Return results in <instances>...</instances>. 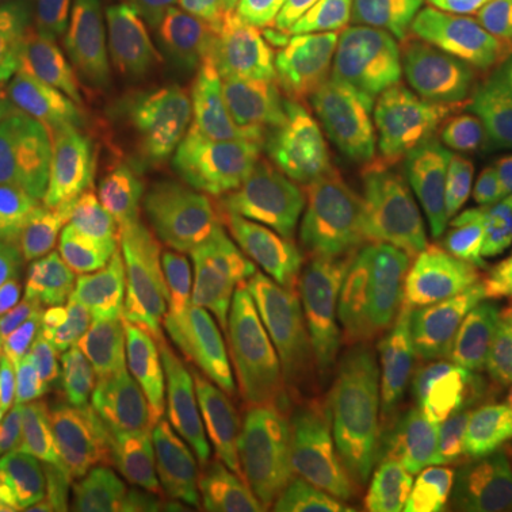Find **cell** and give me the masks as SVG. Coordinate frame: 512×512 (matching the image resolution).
Returning a JSON list of instances; mask_svg holds the SVG:
<instances>
[{
  "label": "cell",
  "mask_w": 512,
  "mask_h": 512,
  "mask_svg": "<svg viewBox=\"0 0 512 512\" xmlns=\"http://www.w3.org/2000/svg\"><path fill=\"white\" fill-rule=\"evenodd\" d=\"M512 328V279H424L387 248L345 308V336L382 376L439 396L473 379Z\"/></svg>",
  "instance_id": "obj_1"
},
{
  "label": "cell",
  "mask_w": 512,
  "mask_h": 512,
  "mask_svg": "<svg viewBox=\"0 0 512 512\" xmlns=\"http://www.w3.org/2000/svg\"><path fill=\"white\" fill-rule=\"evenodd\" d=\"M285 419L313 476L365 507H382L444 447L413 387L350 362L308 367L288 387Z\"/></svg>",
  "instance_id": "obj_2"
},
{
  "label": "cell",
  "mask_w": 512,
  "mask_h": 512,
  "mask_svg": "<svg viewBox=\"0 0 512 512\" xmlns=\"http://www.w3.org/2000/svg\"><path fill=\"white\" fill-rule=\"evenodd\" d=\"M106 285L97 256L26 214L0 242V367L29 370L86 402Z\"/></svg>",
  "instance_id": "obj_3"
},
{
  "label": "cell",
  "mask_w": 512,
  "mask_h": 512,
  "mask_svg": "<svg viewBox=\"0 0 512 512\" xmlns=\"http://www.w3.org/2000/svg\"><path fill=\"white\" fill-rule=\"evenodd\" d=\"M254 237L276 279V296L299 325L345 313L384 237L382 194L359 171H330L274 185L254 202Z\"/></svg>",
  "instance_id": "obj_4"
},
{
  "label": "cell",
  "mask_w": 512,
  "mask_h": 512,
  "mask_svg": "<svg viewBox=\"0 0 512 512\" xmlns=\"http://www.w3.org/2000/svg\"><path fill=\"white\" fill-rule=\"evenodd\" d=\"M100 268L106 305L86 410L111 416L154 399L183 376L191 322L180 276L157 262L154 251H123Z\"/></svg>",
  "instance_id": "obj_5"
},
{
  "label": "cell",
  "mask_w": 512,
  "mask_h": 512,
  "mask_svg": "<svg viewBox=\"0 0 512 512\" xmlns=\"http://www.w3.org/2000/svg\"><path fill=\"white\" fill-rule=\"evenodd\" d=\"M128 94L151 146L208 177L220 165V120L200 0H146Z\"/></svg>",
  "instance_id": "obj_6"
},
{
  "label": "cell",
  "mask_w": 512,
  "mask_h": 512,
  "mask_svg": "<svg viewBox=\"0 0 512 512\" xmlns=\"http://www.w3.org/2000/svg\"><path fill=\"white\" fill-rule=\"evenodd\" d=\"M217 103L228 137L242 151L276 157L325 120L296 69L288 37L259 6L211 20Z\"/></svg>",
  "instance_id": "obj_7"
},
{
  "label": "cell",
  "mask_w": 512,
  "mask_h": 512,
  "mask_svg": "<svg viewBox=\"0 0 512 512\" xmlns=\"http://www.w3.org/2000/svg\"><path fill=\"white\" fill-rule=\"evenodd\" d=\"M387 251L424 279H512V262L476 254L458 228L447 194L444 154L421 109L396 134L382 183Z\"/></svg>",
  "instance_id": "obj_8"
},
{
  "label": "cell",
  "mask_w": 512,
  "mask_h": 512,
  "mask_svg": "<svg viewBox=\"0 0 512 512\" xmlns=\"http://www.w3.org/2000/svg\"><path fill=\"white\" fill-rule=\"evenodd\" d=\"M433 49L353 15H339L316 52V77L336 120L365 143L399 134L421 106Z\"/></svg>",
  "instance_id": "obj_9"
},
{
  "label": "cell",
  "mask_w": 512,
  "mask_h": 512,
  "mask_svg": "<svg viewBox=\"0 0 512 512\" xmlns=\"http://www.w3.org/2000/svg\"><path fill=\"white\" fill-rule=\"evenodd\" d=\"M20 202L37 220L86 245L97 262L123 251H157L165 231L154 205L111 174L35 140L15 174Z\"/></svg>",
  "instance_id": "obj_10"
},
{
  "label": "cell",
  "mask_w": 512,
  "mask_h": 512,
  "mask_svg": "<svg viewBox=\"0 0 512 512\" xmlns=\"http://www.w3.org/2000/svg\"><path fill=\"white\" fill-rule=\"evenodd\" d=\"M419 109L441 154L512 160V52L490 43L470 20L444 23Z\"/></svg>",
  "instance_id": "obj_11"
},
{
  "label": "cell",
  "mask_w": 512,
  "mask_h": 512,
  "mask_svg": "<svg viewBox=\"0 0 512 512\" xmlns=\"http://www.w3.org/2000/svg\"><path fill=\"white\" fill-rule=\"evenodd\" d=\"M37 140L106 171L154 208L165 205L160 165L143 126L134 123L109 77L69 57L57 55L52 63Z\"/></svg>",
  "instance_id": "obj_12"
},
{
  "label": "cell",
  "mask_w": 512,
  "mask_h": 512,
  "mask_svg": "<svg viewBox=\"0 0 512 512\" xmlns=\"http://www.w3.org/2000/svg\"><path fill=\"white\" fill-rule=\"evenodd\" d=\"M197 399L234 441L237 456L279 441L288 396V367L254 328H239L205 353L197 370Z\"/></svg>",
  "instance_id": "obj_13"
},
{
  "label": "cell",
  "mask_w": 512,
  "mask_h": 512,
  "mask_svg": "<svg viewBox=\"0 0 512 512\" xmlns=\"http://www.w3.org/2000/svg\"><path fill=\"white\" fill-rule=\"evenodd\" d=\"M151 402L128 404L111 416L80 410L40 473L43 510L89 512L103 504L126 456L140 444Z\"/></svg>",
  "instance_id": "obj_14"
},
{
  "label": "cell",
  "mask_w": 512,
  "mask_h": 512,
  "mask_svg": "<svg viewBox=\"0 0 512 512\" xmlns=\"http://www.w3.org/2000/svg\"><path fill=\"white\" fill-rule=\"evenodd\" d=\"M80 402L60 387L15 367H0V481L35 493L60 436Z\"/></svg>",
  "instance_id": "obj_15"
},
{
  "label": "cell",
  "mask_w": 512,
  "mask_h": 512,
  "mask_svg": "<svg viewBox=\"0 0 512 512\" xmlns=\"http://www.w3.org/2000/svg\"><path fill=\"white\" fill-rule=\"evenodd\" d=\"M55 57V20L46 9L23 6L0 15V148L15 160L37 140Z\"/></svg>",
  "instance_id": "obj_16"
},
{
  "label": "cell",
  "mask_w": 512,
  "mask_h": 512,
  "mask_svg": "<svg viewBox=\"0 0 512 512\" xmlns=\"http://www.w3.org/2000/svg\"><path fill=\"white\" fill-rule=\"evenodd\" d=\"M140 450L165 470L197 481H239V456L234 441L225 436L217 421L205 413V407L183 376L165 384L148 407Z\"/></svg>",
  "instance_id": "obj_17"
},
{
  "label": "cell",
  "mask_w": 512,
  "mask_h": 512,
  "mask_svg": "<svg viewBox=\"0 0 512 512\" xmlns=\"http://www.w3.org/2000/svg\"><path fill=\"white\" fill-rule=\"evenodd\" d=\"M444 177L467 245L487 259L512 262V160L450 151Z\"/></svg>",
  "instance_id": "obj_18"
},
{
  "label": "cell",
  "mask_w": 512,
  "mask_h": 512,
  "mask_svg": "<svg viewBox=\"0 0 512 512\" xmlns=\"http://www.w3.org/2000/svg\"><path fill=\"white\" fill-rule=\"evenodd\" d=\"M237 484L234 478L180 476L134 447L117 473V507L123 512H225L237 498Z\"/></svg>",
  "instance_id": "obj_19"
},
{
  "label": "cell",
  "mask_w": 512,
  "mask_h": 512,
  "mask_svg": "<svg viewBox=\"0 0 512 512\" xmlns=\"http://www.w3.org/2000/svg\"><path fill=\"white\" fill-rule=\"evenodd\" d=\"M143 0H74L72 60L114 77L131 66L143 29Z\"/></svg>",
  "instance_id": "obj_20"
},
{
  "label": "cell",
  "mask_w": 512,
  "mask_h": 512,
  "mask_svg": "<svg viewBox=\"0 0 512 512\" xmlns=\"http://www.w3.org/2000/svg\"><path fill=\"white\" fill-rule=\"evenodd\" d=\"M436 421L512 444V328L473 379L439 393Z\"/></svg>",
  "instance_id": "obj_21"
},
{
  "label": "cell",
  "mask_w": 512,
  "mask_h": 512,
  "mask_svg": "<svg viewBox=\"0 0 512 512\" xmlns=\"http://www.w3.org/2000/svg\"><path fill=\"white\" fill-rule=\"evenodd\" d=\"M239 490L245 512H322L316 478L282 441L239 456Z\"/></svg>",
  "instance_id": "obj_22"
},
{
  "label": "cell",
  "mask_w": 512,
  "mask_h": 512,
  "mask_svg": "<svg viewBox=\"0 0 512 512\" xmlns=\"http://www.w3.org/2000/svg\"><path fill=\"white\" fill-rule=\"evenodd\" d=\"M444 447L493 512H512V444L470 427L439 424Z\"/></svg>",
  "instance_id": "obj_23"
},
{
  "label": "cell",
  "mask_w": 512,
  "mask_h": 512,
  "mask_svg": "<svg viewBox=\"0 0 512 512\" xmlns=\"http://www.w3.org/2000/svg\"><path fill=\"white\" fill-rule=\"evenodd\" d=\"M382 512H490V507L453 470L447 447H439L419 476L382 501Z\"/></svg>",
  "instance_id": "obj_24"
},
{
  "label": "cell",
  "mask_w": 512,
  "mask_h": 512,
  "mask_svg": "<svg viewBox=\"0 0 512 512\" xmlns=\"http://www.w3.org/2000/svg\"><path fill=\"white\" fill-rule=\"evenodd\" d=\"M353 3L356 0H262V9L288 37V43L302 55H313L325 43L336 18L345 15Z\"/></svg>",
  "instance_id": "obj_25"
},
{
  "label": "cell",
  "mask_w": 512,
  "mask_h": 512,
  "mask_svg": "<svg viewBox=\"0 0 512 512\" xmlns=\"http://www.w3.org/2000/svg\"><path fill=\"white\" fill-rule=\"evenodd\" d=\"M370 23L421 46H436L444 32L441 0H356Z\"/></svg>",
  "instance_id": "obj_26"
},
{
  "label": "cell",
  "mask_w": 512,
  "mask_h": 512,
  "mask_svg": "<svg viewBox=\"0 0 512 512\" xmlns=\"http://www.w3.org/2000/svg\"><path fill=\"white\" fill-rule=\"evenodd\" d=\"M470 23L490 43L512 52V0H478Z\"/></svg>",
  "instance_id": "obj_27"
},
{
  "label": "cell",
  "mask_w": 512,
  "mask_h": 512,
  "mask_svg": "<svg viewBox=\"0 0 512 512\" xmlns=\"http://www.w3.org/2000/svg\"><path fill=\"white\" fill-rule=\"evenodd\" d=\"M0 512H46L40 495L0 481Z\"/></svg>",
  "instance_id": "obj_28"
},
{
  "label": "cell",
  "mask_w": 512,
  "mask_h": 512,
  "mask_svg": "<svg viewBox=\"0 0 512 512\" xmlns=\"http://www.w3.org/2000/svg\"><path fill=\"white\" fill-rule=\"evenodd\" d=\"M23 217H26V211H20L18 202H12L9 197L0 194V242L18 228V222L23 220Z\"/></svg>",
  "instance_id": "obj_29"
},
{
  "label": "cell",
  "mask_w": 512,
  "mask_h": 512,
  "mask_svg": "<svg viewBox=\"0 0 512 512\" xmlns=\"http://www.w3.org/2000/svg\"><path fill=\"white\" fill-rule=\"evenodd\" d=\"M478 0H441V12H444V20H470L473 9H476Z\"/></svg>",
  "instance_id": "obj_30"
},
{
  "label": "cell",
  "mask_w": 512,
  "mask_h": 512,
  "mask_svg": "<svg viewBox=\"0 0 512 512\" xmlns=\"http://www.w3.org/2000/svg\"><path fill=\"white\" fill-rule=\"evenodd\" d=\"M322 512H370L365 504H356V501H348V498H333L328 501Z\"/></svg>",
  "instance_id": "obj_31"
},
{
  "label": "cell",
  "mask_w": 512,
  "mask_h": 512,
  "mask_svg": "<svg viewBox=\"0 0 512 512\" xmlns=\"http://www.w3.org/2000/svg\"><path fill=\"white\" fill-rule=\"evenodd\" d=\"M89 512H123V510H120L117 504H97V507H94V510H89Z\"/></svg>",
  "instance_id": "obj_32"
},
{
  "label": "cell",
  "mask_w": 512,
  "mask_h": 512,
  "mask_svg": "<svg viewBox=\"0 0 512 512\" xmlns=\"http://www.w3.org/2000/svg\"><path fill=\"white\" fill-rule=\"evenodd\" d=\"M9 163H15V157H12V154H9L6 148H0V168H3V165H9Z\"/></svg>",
  "instance_id": "obj_33"
},
{
  "label": "cell",
  "mask_w": 512,
  "mask_h": 512,
  "mask_svg": "<svg viewBox=\"0 0 512 512\" xmlns=\"http://www.w3.org/2000/svg\"><path fill=\"white\" fill-rule=\"evenodd\" d=\"M225 512H245L242 510V501H239V498H234V501H231V507H228Z\"/></svg>",
  "instance_id": "obj_34"
},
{
  "label": "cell",
  "mask_w": 512,
  "mask_h": 512,
  "mask_svg": "<svg viewBox=\"0 0 512 512\" xmlns=\"http://www.w3.org/2000/svg\"><path fill=\"white\" fill-rule=\"evenodd\" d=\"M0 185H3V177H0Z\"/></svg>",
  "instance_id": "obj_35"
}]
</instances>
